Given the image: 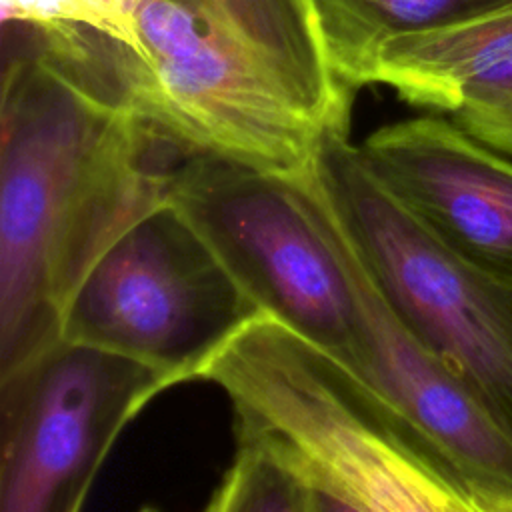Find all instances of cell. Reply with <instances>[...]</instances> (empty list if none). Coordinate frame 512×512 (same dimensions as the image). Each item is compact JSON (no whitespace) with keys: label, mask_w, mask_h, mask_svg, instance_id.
Returning <instances> with one entry per match:
<instances>
[{"label":"cell","mask_w":512,"mask_h":512,"mask_svg":"<svg viewBox=\"0 0 512 512\" xmlns=\"http://www.w3.org/2000/svg\"><path fill=\"white\" fill-rule=\"evenodd\" d=\"M30 36L188 156L294 174L350 130L354 90L328 62L310 0H122L102 24L32 22Z\"/></svg>","instance_id":"1"},{"label":"cell","mask_w":512,"mask_h":512,"mask_svg":"<svg viewBox=\"0 0 512 512\" xmlns=\"http://www.w3.org/2000/svg\"><path fill=\"white\" fill-rule=\"evenodd\" d=\"M0 382L62 336L94 262L166 202L190 158L94 96L4 20L0 110Z\"/></svg>","instance_id":"2"},{"label":"cell","mask_w":512,"mask_h":512,"mask_svg":"<svg viewBox=\"0 0 512 512\" xmlns=\"http://www.w3.org/2000/svg\"><path fill=\"white\" fill-rule=\"evenodd\" d=\"M234 410L236 452L212 512H470L354 370L260 312L202 368Z\"/></svg>","instance_id":"3"},{"label":"cell","mask_w":512,"mask_h":512,"mask_svg":"<svg viewBox=\"0 0 512 512\" xmlns=\"http://www.w3.org/2000/svg\"><path fill=\"white\" fill-rule=\"evenodd\" d=\"M310 168L398 316L512 436V282L446 246L348 136L330 138Z\"/></svg>","instance_id":"4"},{"label":"cell","mask_w":512,"mask_h":512,"mask_svg":"<svg viewBox=\"0 0 512 512\" xmlns=\"http://www.w3.org/2000/svg\"><path fill=\"white\" fill-rule=\"evenodd\" d=\"M266 314L360 376L354 290L318 202L298 172L198 154L166 198Z\"/></svg>","instance_id":"5"},{"label":"cell","mask_w":512,"mask_h":512,"mask_svg":"<svg viewBox=\"0 0 512 512\" xmlns=\"http://www.w3.org/2000/svg\"><path fill=\"white\" fill-rule=\"evenodd\" d=\"M260 312L166 200L94 262L64 312L60 336L148 364L174 386L200 378Z\"/></svg>","instance_id":"6"},{"label":"cell","mask_w":512,"mask_h":512,"mask_svg":"<svg viewBox=\"0 0 512 512\" xmlns=\"http://www.w3.org/2000/svg\"><path fill=\"white\" fill-rule=\"evenodd\" d=\"M170 386L148 364L60 338L0 382V510H80L122 430Z\"/></svg>","instance_id":"7"},{"label":"cell","mask_w":512,"mask_h":512,"mask_svg":"<svg viewBox=\"0 0 512 512\" xmlns=\"http://www.w3.org/2000/svg\"><path fill=\"white\" fill-rule=\"evenodd\" d=\"M298 176L322 210L354 290L360 378L414 434L470 512H512V436L392 308L312 168Z\"/></svg>","instance_id":"8"},{"label":"cell","mask_w":512,"mask_h":512,"mask_svg":"<svg viewBox=\"0 0 512 512\" xmlns=\"http://www.w3.org/2000/svg\"><path fill=\"white\" fill-rule=\"evenodd\" d=\"M372 174L446 246L512 282V158L430 114L358 144Z\"/></svg>","instance_id":"9"},{"label":"cell","mask_w":512,"mask_h":512,"mask_svg":"<svg viewBox=\"0 0 512 512\" xmlns=\"http://www.w3.org/2000/svg\"><path fill=\"white\" fill-rule=\"evenodd\" d=\"M512 52V6L456 26L388 42L372 84L390 86L412 106L448 114L460 92Z\"/></svg>","instance_id":"10"},{"label":"cell","mask_w":512,"mask_h":512,"mask_svg":"<svg viewBox=\"0 0 512 512\" xmlns=\"http://www.w3.org/2000/svg\"><path fill=\"white\" fill-rule=\"evenodd\" d=\"M328 62L354 92L372 84L376 56L392 40L456 26L512 0H310Z\"/></svg>","instance_id":"11"},{"label":"cell","mask_w":512,"mask_h":512,"mask_svg":"<svg viewBox=\"0 0 512 512\" xmlns=\"http://www.w3.org/2000/svg\"><path fill=\"white\" fill-rule=\"evenodd\" d=\"M446 116L476 140L512 158V52L476 76Z\"/></svg>","instance_id":"12"},{"label":"cell","mask_w":512,"mask_h":512,"mask_svg":"<svg viewBox=\"0 0 512 512\" xmlns=\"http://www.w3.org/2000/svg\"><path fill=\"white\" fill-rule=\"evenodd\" d=\"M122 0H4V20L100 24Z\"/></svg>","instance_id":"13"}]
</instances>
